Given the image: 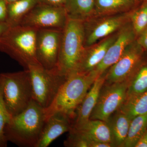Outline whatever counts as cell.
Returning <instances> with one entry per match:
<instances>
[{
    "instance_id": "obj_9",
    "label": "cell",
    "mask_w": 147,
    "mask_h": 147,
    "mask_svg": "<svg viewBox=\"0 0 147 147\" xmlns=\"http://www.w3.org/2000/svg\"><path fill=\"white\" fill-rule=\"evenodd\" d=\"M68 20L64 7L38 3L25 16L20 25L37 29L63 30Z\"/></svg>"
},
{
    "instance_id": "obj_15",
    "label": "cell",
    "mask_w": 147,
    "mask_h": 147,
    "mask_svg": "<svg viewBox=\"0 0 147 147\" xmlns=\"http://www.w3.org/2000/svg\"><path fill=\"white\" fill-rule=\"evenodd\" d=\"M105 72L98 77L94 82L77 108L74 120L73 128L81 127L90 119L92 111L97 102L100 90L105 82Z\"/></svg>"
},
{
    "instance_id": "obj_24",
    "label": "cell",
    "mask_w": 147,
    "mask_h": 147,
    "mask_svg": "<svg viewBox=\"0 0 147 147\" xmlns=\"http://www.w3.org/2000/svg\"><path fill=\"white\" fill-rule=\"evenodd\" d=\"M68 137L64 145L68 147H112L110 144L94 141L89 139L81 131L72 128L69 131Z\"/></svg>"
},
{
    "instance_id": "obj_11",
    "label": "cell",
    "mask_w": 147,
    "mask_h": 147,
    "mask_svg": "<svg viewBox=\"0 0 147 147\" xmlns=\"http://www.w3.org/2000/svg\"><path fill=\"white\" fill-rule=\"evenodd\" d=\"M63 30L57 29H38L36 54L40 65L47 69L57 67Z\"/></svg>"
},
{
    "instance_id": "obj_27",
    "label": "cell",
    "mask_w": 147,
    "mask_h": 147,
    "mask_svg": "<svg viewBox=\"0 0 147 147\" xmlns=\"http://www.w3.org/2000/svg\"><path fill=\"white\" fill-rule=\"evenodd\" d=\"M8 3L5 0H0V23L6 22Z\"/></svg>"
},
{
    "instance_id": "obj_4",
    "label": "cell",
    "mask_w": 147,
    "mask_h": 147,
    "mask_svg": "<svg viewBox=\"0 0 147 147\" xmlns=\"http://www.w3.org/2000/svg\"><path fill=\"white\" fill-rule=\"evenodd\" d=\"M3 97L11 117L26 110L33 100L32 89L28 69L9 73H0Z\"/></svg>"
},
{
    "instance_id": "obj_20",
    "label": "cell",
    "mask_w": 147,
    "mask_h": 147,
    "mask_svg": "<svg viewBox=\"0 0 147 147\" xmlns=\"http://www.w3.org/2000/svg\"><path fill=\"white\" fill-rule=\"evenodd\" d=\"M147 53L131 74L129 80L127 98L136 96L147 90Z\"/></svg>"
},
{
    "instance_id": "obj_8",
    "label": "cell",
    "mask_w": 147,
    "mask_h": 147,
    "mask_svg": "<svg viewBox=\"0 0 147 147\" xmlns=\"http://www.w3.org/2000/svg\"><path fill=\"white\" fill-rule=\"evenodd\" d=\"M129 80L117 83L104 82L90 119L106 121L111 115L119 109L126 100Z\"/></svg>"
},
{
    "instance_id": "obj_18",
    "label": "cell",
    "mask_w": 147,
    "mask_h": 147,
    "mask_svg": "<svg viewBox=\"0 0 147 147\" xmlns=\"http://www.w3.org/2000/svg\"><path fill=\"white\" fill-rule=\"evenodd\" d=\"M74 128L78 129L89 139L96 142L110 144L114 147L110 129L105 121L89 119L81 127Z\"/></svg>"
},
{
    "instance_id": "obj_30",
    "label": "cell",
    "mask_w": 147,
    "mask_h": 147,
    "mask_svg": "<svg viewBox=\"0 0 147 147\" xmlns=\"http://www.w3.org/2000/svg\"><path fill=\"white\" fill-rule=\"evenodd\" d=\"M135 147H147V128Z\"/></svg>"
},
{
    "instance_id": "obj_7",
    "label": "cell",
    "mask_w": 147,
    "mask_h": 147,
    "mask_svg": "<svg viewBox=\"0 0 147 147\" xmlns=\"http://www.w3.org/2000/svg\"><path fill=\"white\" fill-rule=\"evenodd\" d=\"M131 11L110 15H95L83 22L84 47H89L119 31L130 21Z\"/></svg>"
},
{
    "instance_id": "obj_5",
    "label": "cell",
    "mask_w": 147,
    "mask_h": 147,
    "mask_svg": "<svg viewBox=\"0 0 147 147\" xmlns=\"http://www.w3.org/2000/svg\"><path fill=\"white\" fill-rule=\"evenodd\" d=\"M83 21L68 18L63 30L56 69L67 76L74 71L85 49Z\"/></svg>"
},
{
    "instance_id": "obj_2",
    "label": "cell",
    "mask_w": 147,
    "mask_h": 147,
    "mask_svg": "<svg viewBox=\"0 0 147 147\" xmlns=\"http://www.w3.org/2000/svg\"><path fill=\"white\" fill-rule=\"evenodd\" d=\"M98 77L92 71L88 74L74 71L68 74L53 102L44 109L46 120L57 112L64 113L74 120L77 108Z\"/></svg>"
},
{
    "instance_id": "obj_32",
    "label": "cell",
    "mask_w": 147,
    "mask_h": 147,
    "mask_svg": "<svg viewBox=\"0 0 147 147\" xmlns=\"http://www.w3.org/2000/svg\"><path fill=\"white\" fill-rule=\"evenodd\" d=\"M8 3L12 2L14 1H17V0H5Z\"/></svg>"
},
{
    "instance_id": "obj_6",
    "label": "cell",
    "mask_w": 147,
    "mask_h": 147,
    "mask_svg": "<svg viewBox=\"0 0 147 147\" xmlns=\"http://www.w3.org/2000/svg\"><path fill=\"white\" fill-rule=\"evenodd\" d=\"M30 71L33 100L43 109L48 108L55 99L66 76L56 69H47L40 65H32Z\"/></svg>"
},
{
    "instance_id": "obj_19",
    "label": "cell",
    "mask_w": 147,
    "mask_h": 147,
    "mask_svg": "<svg viewBox=\"0 0 147 147\" xmlns=\"http://www.w3.org/2000/svg\"><path fill=\"white\" fill-rule=\"evenodd\" d=\"M64 7L69 19L84 22L95 15L94 0H65Z\"/></svg>"
},
{
    "instance_id": "obj_22",
    "label": "cell",
    "mask_w": 147,
    "mask_h": 147,
    "mask_svg": "<svg viewBox=\"0 0 147 147\" xmlns=\"http://www.w3.org/2000/svg\"><path fill=\"white\" fill-rule=\"evenodd\" d=\"M131 120L147 113V90L133 97L127 98L119 108Z\"/></svg>"
},
{
    "instance_id": "obj_3",
    "label": "cell",
    "mask_w": 147,
    "mask_h": 147,
    "mask_svg": "<svg viewBox=\"0 0 147 147\" xmlns=\"http://www.w3.org/2000/svg\"><path fill=\"white\" fill-rule=\"evenodd\" d=\"M37 30L20 25L9 27L0 39V51L15 60L25 69L31 66L40 65L36 54Z\"/></svg>"
},
{
    "instance_id": "obj_28",
    "label": "cell",
    "mask_w": 147,
    "mask_h": 147,
    "mask_svg": "<svg viewBox=\"0 0 147 147\" xmlns=\"http://www.w3.org/2000/svg\"><path fill=\"white\" fill-rule=\"evenodd\" d=\"M136 40L145 51H147V27L137 36Z\"/></svg>"
},
{
    "instance_id": "obj_13",
    "label": "cell",
    "mask_w": 147,
    "mask_h": 147,
    "mask_svg": "<svg viewBox=\"0 0 147 147\" xmlns=\"http://www.w3.org/2000/svg\"><path fill=\"white\" fill-rule=\"evenodd\" d=\"M119 31L100 40L89 47H85L74 71L88 74L92 71L101 62L108 48L117 39Z\"/></svg>"
},
{
    "instance_id": "obj_17",
    "label": "cell",
    "mask_w": 147,
    "mask_h": 147,
    "mask_svg": "<svg viewBox=\"0 0 147 147\" xmlns=\"http://www.w3.org/2000/svg\"><path fill=\"white\" fill-rule=\"evenodd\" d=\"M143 0H94V15L131 12Z\"/></svg>"
},
{
    "instance_id": "obj_1",
    "label": "cell",
    "mask_w": 147,
    "mask_h": 147,
    "mask_svg": "<svg viewBox=\"0 0 147 147\" xmlns=\"http://www.w3.org/2000/svg\"><path fill=\"white\" fill-rule=\"evenodd\" d=\"M46 121L44 109L33 100L24 111L6 125L7 142L19 147H36Z\"/></svg>"
},
{
    "instance_id": "obj_14",
    "label": "cell",
    "mask_w": 147,
    "mask_h": 147,
    "mask_svg": "<svg viewBox=\"0 0 147 147\" xmlns=\"http://www.w3.org/2000/svg\"><path fill=\"white\" fill-rule=\"evenodd\" d=\"M74 120L64 113L57 112L47 119L36 147L48 146L55 139L73 127Z\"/></svg>"
},
{
    "instance_id": "obj_16",
    "label": "cell",
    "mask_w": 147,
    "mask_h": 147,
    "mask_svg": "<svg viewBox=\"0 0 147 147\" xmlns=\"http://www.w3.org/2000/svg\"><path fill=\"white\" fill-rule=\"evenodd\" d=\"M131 120L118 109L106 121L110 129L114 147H124Z\"/></svg>"
},
{
    "instance_id": "obj_10",
    "label": "cell",
    "mask_w": 147,
    "mask_h": 147,
    "mask_svg": "<svg viewBox=\"0 0 147 147\" xmlns=\"http://www.w3.org/2000/svg\"><path fill=\"white\" fill-rule=\"evenodd\" d=\"M147 53L136 39L127 46L118 60L106 71L105 83L111 84L128 80Z\"/></svg>"
},
{
    "instance_id": "obj_12",
    "label": "cell",
    "mask_w": 147,
    "mask_h": 147,
    "mask_svg": "<svg viewBox=\"0 0 147 147\" xmlns=\"http://www.w3.org/2000/svg\"><path fill=\"white\" fill-rule=\"evenodd\" d=\"M137 37L130 21L119 30L117 39L109 47L101 62L92 72L98 77L106 72L118 60L127 46L136 40Z\"/></svg>"
},
{
    "instance_id": "obj_23",
    "label": "cell",
    "mask_w": 147,
    "mask_h": 147,
    "mask_svg": "<svg viewBox=\"0 0 147 147\" xmlns=\"http://www.w3.org/2000/svg\"><path fill=\"white\" fill-rule=\"evenodd\" d=\"M147 128V113L131 120L124 147H135Z\"/></svg>"
},
{
    "instance_id": "obj_21",
    "label": "cell",
    "mask_w": 147,
    "mask_h": 147,
    "mask_svg": "<svg viewBox=\"0 0 147 147\" xmlns=\"http://www.w3.org/2000/svg\"><path fill=\"white\" fill-rule=\"evenodd\" d=\"M38 3V0H17L9 3L7 23L10 27L20 25L25 16Z\"/></svg>"
},
{
    "instance_id": "obj_26",
    "label": "cell",
    "mask_w": 147,
    "mask_h": 147,
    "mask_svg": "<svg viewBox=\"0 0 147 147\" xmlns=\"http://www.w3.org/2000/svg\"><path fill=\"white\" fill-rule=\"evenodd\" d=\"M11 116L7 110L3 97L2 88L0 81V147L7 146V142L4 134L6 125L10 121Z\"/></svg>"
},
{
    "instance_id": "obj_29",
    "label": "cell",
    "mask_w": 147,
    "mask_h": 147,
    "mask_svg": "<svg viewBox=\"0 0 147 147\" xmlns=\"http://www.w3.org/2000/svg\"><path fill=\"white\" fill-rule=\"evenodd\" d=\"M38 3L56 6L64 7L65 0H38Z\"/></svg>"
},
{
    "instance_id": "obj_31",
    "label": "cell",
    "mask_w": 147,
    "mask_h": 147,
    "mask_svg": "<svg viewBox=\"0 0 147 147\" xmlns=\"http://www.w3.org/2000/svg\"><path fill=\"white\" fill-rule=\"evenodd\" d=\"M10 26L7 22L0 23V39L2 37L5 32L7 31Z\"/></svg>"
},
{
    "instance_id": "obj_25",
    "label": "cell",
    "mask_w": 147,
    "mask_h": 147,
    "mask_svg": "<svg viewBox=\"0 0 147 147\" xmlns=\"http://www.w3.org/2000/svg\"><path fill=\"white\" fill-rule=\"evenodd\" d=\"M130 20L137 36L147 27V0H143L131 11Z\"/></svg>"
}]
</instances>
